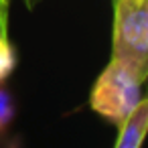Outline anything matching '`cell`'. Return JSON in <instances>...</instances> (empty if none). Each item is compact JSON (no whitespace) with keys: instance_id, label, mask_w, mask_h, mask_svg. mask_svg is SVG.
Segmentation results:
<instances>
[{"instance_id":"cell-3","label":"cell","mask_w":148,"mask_h":148,"mask_svg":"<svg viewBox=\"0 0 148 148\" xmlns=\"http://www.w3.org/2000/svg\"><path fill=\"white\" fill-rule=\"evenodd\" d=\"M148 130V99H140L134 110L118 124V138L114 140L116 148H140Z\"/></svg>"},{"instance_id":"cell-1","label":"cell","mask_w":148,"mask_h":148,"mask_svg":"<svg viewBox=\"0 0 148 148\" xmlns=\"http://www.w3.org/2000/svg\"><path fill=\"white\" fill-rule=\"evenodd\" d=\"M146 77L134 65L112 57L89 91V108L106 122L118 126L142 99Z\"/></svg>"},{"instance_id":"cell-6","label":"cell","mask_w":148,"mask_h":148,"mask_svg":"<svg viewBox=\"0 0 148 148\" xmlns=\"http://www.w3.org/2000/svg\"><path fill=\"white\" fill-rule=\"evenodd\" d=\"M8 35V0H0V37Z\"/></svg>"},{"instance_id":"cell-5","label":"cell","mask_w":148,"mask_h":148,"mask_svg":"<svg viewBox=\"0 0 148 148\" xmlns=\"http://www.w3.org/2000/svg\"><path fill=\"white\" fill-rule=\"evenodd\" d=\"M12 120H14V99L4 81H0V136L8 130Z\"/></svg>"},{"instance_id":"cell-4","label":"cell","mask_w":148,"mask_h":148,"mask_svg":"<svg viewBox=\"0 0 148 148\" xmlns=\"http://www.w3.org/2000/svg\"><path fill=\"white\" fill-rule=\"evenodd\" d=\"M16 67V51L6 37H0V81H6Z\"/></svg>"},{"instance_id":"cell-2","label":"cell","mask_w":148,"mask_h":148,"mask_svg":"<svg viewBox=\"0 0 148 148\" xmlns=\"http://www.w3.org/2000/svg\"><path fill=\"white\" fill-rule=\"evenodd\" d=\"M112 57L148 75V0H114Z\"/></svg>"}]
</instances>
